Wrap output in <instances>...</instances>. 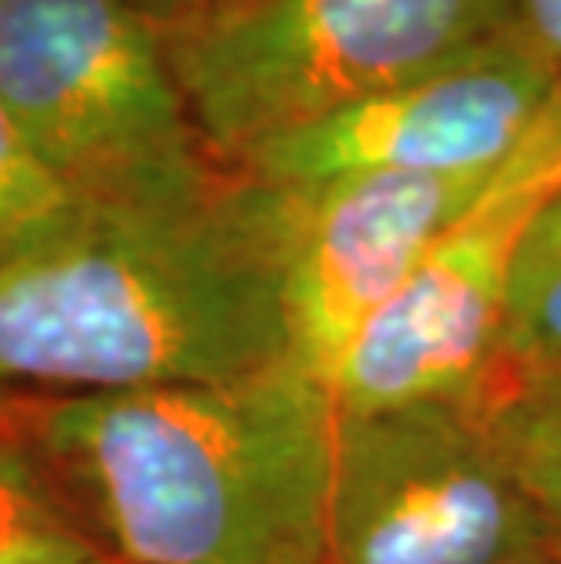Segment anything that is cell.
<instances>
[{
	"mask_svg": "<svg viewBox=\"0 0 561 564\" xmlns=\"http://www.w3.org/2000/svg\"><path fill=\"white\" fill-rule=\"evenodd\" d=\"M139 15H147L158 30H172L183 26V22L205 15V11L219 8L223 0H128Z\"/></svg>",
	"mask_w": 561,
	"mask_h": 564,
	"instance_id": "5bb4252c",
	"label": "cell"
},
{
	"mask_svg": "<svg viewBox=\"0 0 561 564\" xmlns=\"http://www.w3.org/2000/svg\"><path fill=\"white\" fill-rule=\"evenodd\" d=\"M0 102L80 197L208 153L128 0H0Z\"/></svg>",
	"mask_w": 561,
	"mask_h": 564,
	"instance_id": "277c9868",
	"label": "cell"
},
{
	"mask_svg": "<svg viewBox=\"0 0 561 564\" xmlns=\"http://www.w3.org/2000/svg\"><path fill=\"white\" fill-rule=\"evenodd\" d=\"M336 401L295 361L212 387L19 398L114 564H321Z\"/></svg>",
	"mask_w": 561,
	"mask_h": 564,
	"instance_id": "7a4b0ae2",
	"label": "cell"
},
{
	"mask_svg": "<svg viewBox=\"0 0 561 564\" xmlns=\"http://www.w3.org/2000/svg\"><path fill=\"white\" fill-rule=\"evenodd\" d=\"M507 564H561V554L554 546H547V550H536V554H525V557L507 561Z\"/></svg>",
	"mask_w": 561,
	"mask_h": 564,
	"instance_id": "9a60e30c",
	"label": "cell"
},
{
	"mask_svg": "<svg viewBox=\"0 0 561 564\" xmlns=\"http://www.w3.org/2000/svg\"><path fill=\"white\" fill-rule=\"evenodd\" d=\"M15 401L19 398H8V393H0V426L11 423V415H15Z\"/></svg>",
	"mask_w": 561,
	"mask_h": 564,
	"instance_id": "2e32d148",
	"label": "cell"
},
{
	"mask_svg": "<svg viewBox=\"0 0 561 564\" xmlns=\"http://www.w3.org/2000/svg\"><path fill=\"white\" fill-rule=\"evenodd\" d=\"M561 365V186L554 189L532 226L521 237L510 270L504 332H499L496 371L499 379ZM485 387V390H488Z\"/></svg>",
	"mask_w": 561,
	"mask_h": 564,
	"instance_id": "8fae6325",
	"label": "cell"
},
{
	"mask_svg": "<svg viewBox=\"0 0 561 564\" xmlns=\"http://www.w3.org/2000/svg\"><path fill=\"white\" fill-rule=\"evenodd\" d=\"M106 564H110V561H106Z\"/></svg>",
	"mask_w": 561,
	"mask_h": 564,
	"instance_id": "e0dca14e",
	"label": "cell"
},
{
	"mask_svg": "<svg viewBox=\"0 0 561 564\" xmlns=\"http://www.w3.org/2000/svg\"><path fill=\"white\" fill-rule=\"evenodd\" d=\"M547 524L471 404L336 419L321 564H507Z\"/></svg>",
	"mask_w": 561,
	"mask_h": 564,
	"instance_id": "5b68a950",
	"label": "cell"
},
{
	"mask_svg": "<svg viewBox=\"0 0 561 564\" xmlns=\"http://www.w3.org/2000/svg\"><path fill=\"white\" fill-rule=\"evenodd\" d=\"M292 197L201 153L103 197L0 270V393L212 387L292 361Z\"/></svg>",
	"mask_w": 561,
	"mask_h": 564,
	"instance_id": "6da1fadb",
	"label": "cell"
},
{
	"mask_svg": "<svg viewBox=\"0 0 561 564\" xmlns=\"http://www.w3.org/2000/svg\"><path fill=\"white\" fill-rule=\"evenodd\" d=\"M499 167L456 175H357L310 189L284 186L292 197L284 259L292 361L328 387L365 324L493 186Z\"/></svg>",
	"mask_w": 561,
	"mask_h": 564,
	"instance_id": "ba28073f",
	"label": "cell"
},
{
	"mask_svg": "<svg viewBox=\"0 0 561 564\" xmlns=\"http://www.w3.org/2000/svg\"><path fill=\"white\" fill-rule=\"evenodd\" d=\"M106 561L110 557L91 539L85 518L11 415V423L0 426V564Z\"/></svg>",
	"mask_w": 561,
	"mask_h": 564,
	"instance_id": "9c48e42d",
	"label": "cell"
},
{
	"mask_svg": "<svg viewBox=\"0 0 561 564\" xmlns=\"http://www.w3.org/2000/svg\"><path fill=\"white\" fill-rule=\"evenodd\" d=\"M558 186L561 88L493 186L449 226L401 292L343 354L328 382L339 415L482 398L496 371L521 237Z\"/></svg>",
	"mask_w": 561,
	"mask_h": 564,
	"instance_id": "8992f818",
	"label": "cell"
},
{
	"mask_svg": "<svg viewBox=\"0 0 561 564\" xmlns=\"http://www.w3.org/2000/svg\"><path fill=\"white\" fill-rule=\"evenodd\" d=\"M80 194L47 164L0 102V270L74 223Z\"/></svg>",
	"mask_w": 561,
	"mask_h": 564,
	"instance_id": "7c38bea8",
	"label": "cell"
},
{
	"mask_svg": "<svg viewBox=\"0 0 561 564\" xmlns=\"http://www.w3.org/2000/svg\"><path fill=\"white\" fill-rule=\"evenodd\" d=\"M558 88L554 66L515 26L431 74L262 142L234 167L289 189L357 175L482 172L532 135Z\"/></svg>",
	"mask_w": 561,
	"mask_h": 564,
	"instance_id": "52a82bcc",
	"label": "cell"
},
{
	"mask_svg": "<svg viewBox=\"0 0 561 564\" xmlns=\"http://www.w3.org/2000/svg\"><path fill=\"white\" fill-rule=\"evenodd\" d=\"M510 4H515V26L521 37L540 47L561 80V0H510Z\"/></svg>",
	"mask_w": 561,
	"mask_h": 564,
	"instance_id": "4fadbf2b",
	"label": "cell"
},
{
	"mask_svg": "<svg viewBox=\"0 0 561 564\" xmlns=\"http://www.w3.org/2000/svg\"><path fill=\"white\" fill-rule=\"evenodd\" d=\"M561 554V365L499 379L471 401Z\"/></svg>",
	"mask_w": 561,
	"mask_h": 564,
	"instance_id": "30bf717a",
	"label": "cell"
},
{
	"mask_svg": "<svg viewBox=\"0 0 561 564\" xmlns=\"http://www.w3.org/2000/svg\"><path fill=\"white\" fill-rule=\"evenodd\" d=\"M515 30L510 0H223L158 30L190 124L223 164Z\"/></svg>",
	"mask_w": 561,
	"mask_h": 564,
	"instance_id": "3957f363",
	"label": "cell"
}]
</instances>
